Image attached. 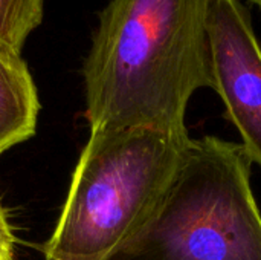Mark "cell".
<instances>
[{
  "instance_id": "ba28073f",
  "label": "cell",
  "mask_w": 261,
  "mask_h": 260,
  "mask_svg": "<svg viewBox=\"0 0 261 260\" xmlns=\"http://www.w3.org/2000/svg\"><path fill=\"white\" fill-rule=\"evenodd\" d=\"M248 2H251V3H254V5H257V6L261 9V0H248Z\"/></svg>"
},
{
  "instance_id": "7a4b0ae2",
  "label": "cell",
  "mask_w": 261,
  "mask_h": 260,
  "mask_svg": "<svg viewBox=\"0 0 261 260\" xmlns=\"http://www.w3.org/2000/svg\"><path fill=\"white\" fill-rule=\"evenodd\" d=\"M190 133L147 127L95 129L81 150L46 260H112L159 210Z\"/></svg>"
},
{
  "instance_id": "3957f363",
  "label": "cell",
  "mask_w": 261,
  "mask_h": 260,
  "mask_svg": "<svg viewBox=\"0 0 261 260\" xmlns=\"http://www.w3.org/2000/svg\"><path fill=\"white\" fill-rule=\"evenodd\" d=\"M242 144L193 139L151 222L112 260H261V213Z\"/></svg>"
},
{
  "instance_id": "8992f818",
  "label": "cell",
  "mask_w": 261,
  "mask_h": 260,
  "mask_svg": "<svg viewBox=\"0 0 261 260\" xmlns=\"http://www.w3.org/2000/svg\"><path fill=\"white\" fill-rule=\"evenodd\" d=\"M44 0H0V44L21 54L29 35L41 25Z\"/></svg>"
},
{
  "instance_id": "52a82bcc",
  "label": "cell",
  "mask_w": 261,
  "mask_h": 260,
  "mask_svg": "<svg viewBox=\"0 0 261 260\" xmlns=\"http://www.w3.org/2000/svg\"><path fill=\"white\" fill-rule=\"evenodd\" d=\"M0 260H15V236L0 202Z\"/></svg>"
},
{
  "instance_id": "6da1fadb",
  "label": "cell",
  "mask_w": 261,
  "mask_h": 260,
  "mask_svg": "<svg viewBox=\"0 0 261 260\" xmlns=\"http://www.w3.org/2000/svg\"><path fill=\"white\" fill-rule=\"evenodd\" d=\"M211 0H110L83 64L90 130L147 127L188 133L185 113L213 89Z\"/></svg>"
},
{
  "instance_id": "277c9868",
  "label": "cell",
  "mask_w": 261,
  "mask_h": 260,
  "mask_svg": "<svg viewBox=\"0 0 261 260\" xmlns=\"http://www.w3.org/2000/svg\"><path fill=\"white\" fill-rule=\"evenodd\" d=\"M208 38L213 89L239 130L249 161L261 167V48L242 0H211Z\"/></svg>"
},
{
  "instance_id": "5b68a950",
  "label": "cell",
  "mask_w": 261,
  "mask_h": 260,
  "mask_svg": "<svg viewBox=\"0 0 261 260\" xmlns=\"http://www.w3.org/2000/svg\"><path fill=\"white\" fill-rule=\"evenodd\" d=\"M40 100L21 54L0 44V155L37 130Z\"/></svg>"
}]
</instances>
